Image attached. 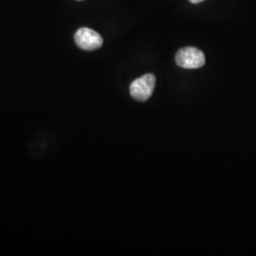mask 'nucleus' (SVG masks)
<instances>
[{
    "instance_id": "nucleus-1",
    "label": "nucleus",
    "mask_w": 256,
    "mask_h": 256,
    "mask_svg": "<svg viewBox=\"0 0 256 256\" xmlns=\"http://www.w3.org/2000/svg\"><path fill=\"white\" fill-rule=\"evenodd\" d=\"M206 62L205 55L200 50L196 48H184L176 55V63L185 70L200 68Z\"/></svg>"
},
{
    "instance_id": "nucleus-2",
    "label": "nucleus",
    "mask_w": 256,
    "mask_h": 256,
    "mask_svg": "<svg viewBox=\"0 0 256 256\" xmlns=\"http://www.w3.org/2000/svg\"><path fill=\"white\" fill-rule=\"evenodd\" d=\"M155 75L146 74L135 80L130 86L131 96L138 102H146L151 98L156 86Z\"/></svg>"
},
{
    "instance_id": "nucleus-3",
    "label": "nucleus",
    "mask_w": 256,
    "mask_h": 256,
    "mask_svg": "<svg viewBox=\"0 0 256 256\" xmlns=\"http://www.w3.org/2000/svg\"><path fill=\"white\" fill-rule=\"evenodd\" d=\"M75 43L81 50L86 52H93L100 48L104 44L102 37L88 28H82L75 34Z\"/></svg>"
},
{
    "instance_id": "nucleus-4",
    "label": "nucleus",
    "mask_w": 256,
    "mask_h": 256,
    "mask_svg": "<svg viewBox=\"0 0 256 256\" xmlns=\"http://www.w3.org/2000/svg\"><path fill=\"white\" fill-rule=\"evenodd\" d=\"M189 1L192 3V4H200V3H202L205 0H189Z\"/></svg>"
},
{
    "instance_id": "nucleus-5",
    "label": "nucleus",
    "mask_w": 256,
    "mask_h": 256,
    "mask_svg": "<svg viewBox=\"0 0 256 256\" xmlns=\"http://www.w3.org/2000/svg\"><path fill=\"white\" fill-rule=\"evenodd\" d=\"M78 1H82V0H78Z\"/></svg>"
}]
</instances>
